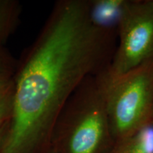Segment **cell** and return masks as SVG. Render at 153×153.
Instances as JSON below:
<instances>
[{
	"label": "cell",
	"mask_w": 153,
	"mask_h": 153,
	"mask_svg": "<svg viewBox=\"0 0 153 153\" xmlns=\"http://www.w3.org/2000/svg\"><path fill=\"white\" fill-rule=\"evenodd\" d=\"M117 37L91 23L88 0L57 1L17 60L14 105L0 153L37 152L76 88L109 67Z\"/></svg>",
	"instance_id": "cell-1"
},
{
	"label": "cell",
	"mask_w": 153,
	"mask_h": 153,
	"mask_svg": "<svg viewBox=\"0 0 153 153\" xmlns=\"http://www.w3.org/2000/svg\"><path fill=\"white\" fill-rule=\"evenodd\" d=\"M105 71L87 76L59 115L53 128L61 129L63 153L110 152L107 149L116 144L107 111Z\"/></svg>",
	"instance_id": "cell-2"
},
{
	"label": "cell",
	"mask_w": 153,
	"mask_h": 153,
	"mask_svg": "<svg viewBox=\"0 0 153 153\" xmlns=\"http://www.w3.org/2000/svg\"><path fill=\"white\" fill-rule=\"evenodd\" d=\"M106 70L107 111L117 143L152 125L153 58L117 77H108Z\"/></svg>",
	"instance_id": "cell-3"
},
{
	"label": "cell",
	"mask_w": 153,
	"mask_h": 153,
	"mask_svg": "<svg viewBox=\"0 0 153 153\" xmlns=\"http://www.w3.org/2000/svg\"><path fill=\"white\" fill-rule=\"evenodd\" d=\"M118 45L106 70L110 78L153 58V0H128L118 29Z\"/></svg>",
	"instance_id": "cell-4"
},
{
	"label": "cell",
	"mask_w": 153,
	"mask_h": 153,
	"mask_svg": "<svg viewBox=\"0 0 153 153\" xmlns=\"http://www.w3.org/2000/svg\"><path fill=\"white\" fill-rule=\"evenodd\" d=\"M128 0H88V13L96 27L118 35Z\"/></svg>",
	"instance_id": "cell-5"
},
{
	"label": "cell",
	"mask_w": 153,
	"mask_h": 153,
	"mask_svg": "<svg viewBox=\"0 0 153 153\" xmlns=\"http://www.w3.org/2000/svg\"><path fill=\"white\" fill-rule=\"evenodd\" d=\"M22 6L17 0H0V45H4L18 28Z\"/></svg>",
	"instance_id": "cell-6"
},
{
	"label": "cell",
	"mask_w": 153,
	"mask_h": 153,
	"mask_svg": "<svg viewBox=\"0 0 153 153\" xmlns=\"http://www.w3.org/2000/svg\"><path fill=\"white\" fill-rule=\"evenodd\" d=\"M109 153H153V124L133 136L116 143Z\"/></svg>",
	"instance_id": "cell-7"
},
{
	"label": "cell",
	"mask_w": 153,
	"mask_h": 153,
	"mask_svg": "<svg viewBox=\"0 0 153 153\" xmlns=\"http://www.w3.org/2000/svg\"><path fill=\"white\" fill-rule=\"evenodd\" d=\"M14 74H0V124L10 119L14 99Z\"/></svg>",
	"instance_id": "cell-8"
},
{
	"label": "cell",
	"mask_w": 153,
	"mask_h": 153,
	"mask_svg": "<svg viewBox=\"0 0 153 153\" xmlns=\"http://www.w3.org/2000/svg\"><path fill=\"white\" fill-rule=\"evenodd\" d=\"M17 60L4 47L0 45V74H14Z\"/></svg>",
	"instance_id": "cell-9"
},
{
	"label": "cell",
	"mask_w": 153,
	"mask_h": 153,
	"mask_svg": "<svg viewBox=\"0 0 153 153\" xmlns=\"http://www.w3.org/2000/svg\"><path fill=\"white\" fill-rule=\"evenodd\" d=\"M9 121H6L4 123L0 124V148H1V145H2L6 133H7V129H8Z\"/></svg>",
	"instance_id": "cell-10"
},
{
	"label": "cell",
	"mask_w": 153,
	"mask_h": 153,
	"mask_svg": "<svg viewBox=\"0 0 153 153\" xmlns=\"http://www.w3.org/2000/svg\"><path fill=\"white\" fill-rule=\"evenodd\" d=\"M152 124H153V110H152Z\"/></svg>",
	"instance_id": "cell-11"
}]
</instances>
